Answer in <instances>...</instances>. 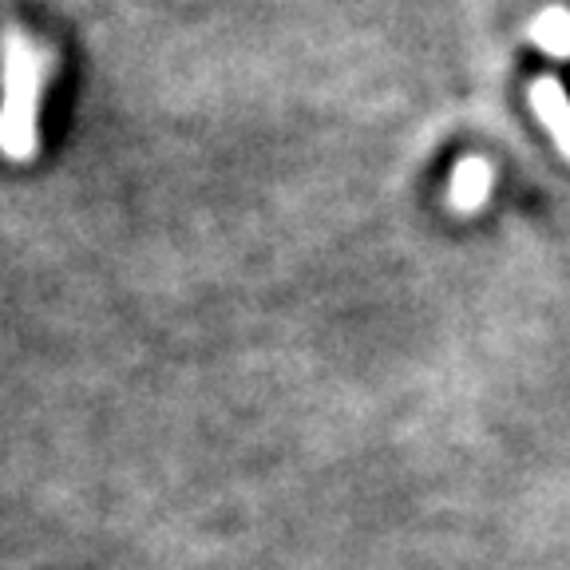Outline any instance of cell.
Wrapping results in <instances>:
<instances>
[{
    "label": "cell",
    "mask_w": 570,
    "mask_h": 570,
    "mask_svg": "<svg viewBox=\"0 0 570 570\" xmlns=\"http://www.w3.org/2000/svg\"><path fill=\"white\" fill-rule=\"evenodd\" d=\"M52 48H45L24 28H4L0 36V155L28 163L40 151V99L52 76Z\"/></svg>",
    "instance_id": "cell-1"
},
{
    "label": "cell",
    "mask_w": 570,
    "mask_h": 570,
    "mask_svg": "<svg viewBox=\"0 0 570 570\" xmlns=\"http://www.w3.org/2000/svg\"><path fill=\"white\" fill-rule=\"evenodd\" d=\"M491 187H495V170L483 155H463L452 170V183H448V206L455 214H475L488 206Z\"/></svg>",
    "instance_id": "cell-2"
},
{
    "label": "cell",
    "mask_w": 570,
    "mask_h": 570,
    "mask_svg": "<svg viewBox=\"0 0 570 570\" xmlns=\"http://www.w3.org/2000/svg\"><path fill=\"white\" fill-rule=\"evenodd\" d=\"M531 96V111L543 119V127L551 131L554 147L562 151V159H570V96L554 76H539L527 88Z\"/></svg>",
    "instance_id": "cell-3"
},
{
    "label": "cell",
    "mask_w": 570,
    "mask_h": 570,
    "mask_svg": "<svg viewBox=\"0 0 570 570\" xmlns=\"http://www.w3.org/2000/svg\"><path fill=\"white\" fill-rule=\"evenodd\" d=\"M527 36H531V45L539 48V52L554 56V60H567L570 56V12L559 9V4H551V9H543L539 17H531Z\"/></svg>",
    "instance_id": "cell-4"
}]
</instances>
